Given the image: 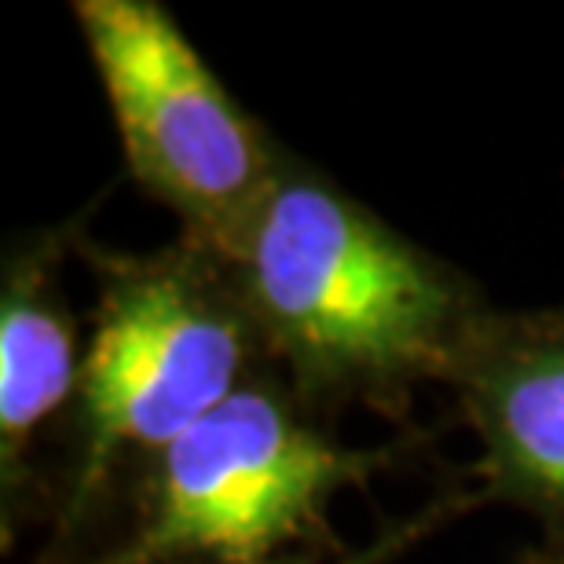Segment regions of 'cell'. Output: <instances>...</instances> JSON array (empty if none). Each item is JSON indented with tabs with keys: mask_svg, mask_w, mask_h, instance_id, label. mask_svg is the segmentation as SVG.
<instances>
[{
	"mask_svg": "<svg viewBox=\"0 0 564 564\" xmlns=\"http://www.w3.org/2000/svg\"><path fill=\"white\" fill-rule=\"evenodd\" d=\"M206 246L228 268L268 367L315 414L370 408L400 422L414 389L444 386L488 312L466 275L293 154Z\"/></svg>",
	"mask_w": 564,
	"mask_h": 564,
	"instance_id": "obj_1",
	"label": "cell"
},
{
	"mask_svg": "<svg viewBox=\"0 0 564 564\" xmlns=\"http://www.w3.org/2000/svg\"><path fill=\"white\" fill-rule=\"evenodd\" d=\"M74 253L93 272V334L70 414V473L48 554L70 557L121 484L180 433L268 375L242 297L213 246L191 235L151 253H118L77 224Z\"/></svg>",
	"mask_w": 564,
	"mask_h": 564,
	"instance_id": "obj_2",
	"label": "cell"
},
{
	"mask_svg": "<svg viewBox=\"0 0 564 564\" xmlns=\"http://www.w3.org/2000/svg\"><path fill=\"white\" fill-rule=\"evenodd\" d=\"M389 455L341 444L268 370L147 462L129 488L126 532L77 564H264L290 546L326 554L334 499L367 488Z\"/></svg>",
	"mask_w": 564,
	"mask_h": 564,
	"instance_id": "obj_3",
	"label": "cell"
},
{
	"mask_svg": "<svg viewBox=\"0 0 564 564\" xmlns=\"http://www.w3.org/2000/svg\"><path fill=\"white\" fill-rule=\"evenodd\" d=\"M74 22L115 115L129 176L213 242L264 195L290 151L158 0H74Z\"/></svg>",
	"mask_w": 564,
	"mask_h": 564,
	"instance_id": "obj_4",
	"label": "cell"
},
{
	"mask_svg": "<svg viewBox=\"0 0 564 564\" xmlns=\"http://www.w3.org/2000/svg\"><path fill=\"white\" fill-rule=\"evenodd\" d=\"M462 419L480 440L488 499L521 506L564 546V304L488 308L447 370Z\"/></svg>",
	"mask_w": 564,
	"mask_h": 564,
	"instance_id": "obj_5",
	"label": "cell"
},
{
	"mask_svg": "<svg viewBox=\"0 0 564 564\" xmlns=\"http://www.w3.org/2000/svg\"><path fill=\"white\" fill-rule=\"evenodd\" d=\"M77 220L22 235L0 268V524L4 550L48 502L37 455L59 414H74L82 386V337L63 293V257Z\"/></svg>",
	"mask_w": 564,
	"mask_h": 564,
	"instance_id": "obj_6",
	"label": "cell"
},
{
	"mask_svg": "<svg viewBox=\"0 0 564 564\" xmlns=\"http://www.w3.org/2000/svg\"><path fill=\"white\" fill-rule=\"evenodd\" d=\"M488 502V495L484 491H451L444 499L429 502L425 510H419L408 521L386 528L375 543L356 550V554H341V557H323V554H293V557H275V561H264V564H392L400 554H408L414 543H422L425 535H433L440 524L447 521V517L455 513H466L473 506Z\"/></svg>",
	"mask_w": 564,
	"mask_h": 564,
	"instance_id": "obj_7",
	"label": "cell"
},
{
	"mask_svg": "<svg viewBox=\"0 0 564 564\" xmlns=\"http://www.w3.org/2000/svg\"><path fill=\"white\" fill-rule=\"evenodd\" d=\"M521 564H564V546L561 550L543 546V550H535V554H528Z\"/></svg>",
	"mask_w": 564,
	"mask_h": 564,
	"instance_id": "obj_8",
	"label": "cell"
},
{
	"mask_svg": "<svg viewBox=\"0 0 564 564\" xmlns=\"http://www.w3.org/2000/svg\"><path fill=\"white\" fill-rule=\"evenodd\" d=\"M37 564H59V561H55V557H48V554H44V557H41Z\"/></svg>",
	"mask_w": 564,
	"mask_h": 564,
	"instance_id": "obj_9",
	"label": "cell"
}]
</instances>
